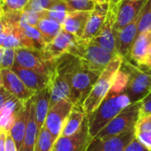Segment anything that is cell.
<instances>
[{
  "instance_id": "cell-1",
  "label": "cell",
  "mask_w": 151,
  "mask_h": 151,
  "mask_svg": "<svg viewBox=\"0 0 151 151\" xmlns=\"http://www.w3.org/2000/svg\"><path fill=\"white\" fill-rule=\"evenodd\" d=\"M58 58L65 67L70 82V101L74 106L82 108L85 99L100 75L84 68L78 58L70 53H65Z\"/></svg>"
},
{
  "instance_id": "cell-2",
  "label": "cell",
  "mask_w": 151,
  "mask_h": 151,
  "mask_svg": "<svg viewBox=\"0 0 151 151\" xmlns=\"http://www.w3.org/2000/svg\"><path fill=\"white\" fill-rule=\"evenodd\" d=\"M131 103L130 97L125 91L116 93L110 90L97 109L87 116L90 136L94 138L114 117Z\"/></svg>"
},
{
  "instance_id": "cell-3",
  "label": "cell",
  "mask_w": 151,
  "mask_h": 151,
  "mask_svg": "<svg viewBox=\"0 0 151 151\" xmlns=\"http://www.w3.org/2000/svg\"><path fill=\"white\" fill-rule=\"evenodd\" d=\"M69 53L78 58L81 65L84 68L99 75L118 55L101 48L91 41L82 38H78Z\"/></svg>"
},
{
  "instance_id": "cell-4",
  "label": "cell",
  "mask_w": 151,
  "mask_h": 151,
  "mask_svg": "<svg viewBox=\"0 0 151 151\" xmlns=\"http://www.w3.org/2000/svg\"><path fill=\"white\" fill-rule=\"evenodd\" d=\"M123 59L124 58L118 54L100 74L82 104V110L86 116L94 112L110 92L115 76L121 67Z\"/></svg>"
},
{
  "instance_id": "cell-5",
  "label": "cell",
  "mask_w": 151,
  "mask_h": 151,
  "mask_svg": "<svg viewBox=\"0 0 151 151\" xmlns=\"http://www.w3.org/2000/svg\"><path fill=\"white\" fill-rule=\"evenodd\" d=\"M142 101L131 103L114 117L95 137L109 138L126 132H132L140 118Z\"/></svg>"
},
{
  "instance_id": "cell-6",
  "label": "cell",
  "mask_w": 151,
  "mask_h": 151,
  "mask_svg": "<svg viewBox=\"0 0 151 151\" xmlns=\"http://www.w3.org/2000/svg\"><path fill=\"white\" fill-rule=\"evenodd\" d=\"M57 58L44 49L38 50L21 47L16 49L14 65L39 71L51 76L55 70Z\"/></svg>"
},
{
  "instance_id": "cell-7",
  "label": "cell",
  "mask_w": 151,
  "mask_h": 151,
  "mask_svg": "<svg viewBox=\"0 0 151 151\" xmlns=\"http://www.w3.org/2000/svg\"><path fill=\"white\" fill-rule=\"evenodd\" d=\"M121 69L128 74V83L125 92L131 102L141 101L151 92V74L131 64L127 58L123 59Z\"/></svg>"
},
{
  "instance_id": "cell-8",
  "label": "cell",
  "mask_w": 151,
  "mask_h": 151,
  "mask_svg": "<svg viewBox=\"0 0 151 151\" xmlns=\"http://www.w3.org/2000/svg\"><path fill=\"white\" fill-rule=\"evenodd\" d=\"M73 107L74 104L70 100H61L50 107L44 127L51 134L55 141L60 136L65 120Z\"/></svg>"
},
{
  "instance_id": "cell-9",
  "label": "cell",
  "mask_w": 151,
  "mask_h": 151,
  "mask_svg": "<svg viewBox=\"0 0 151 151\" xmlns=\"http://www.w3.org/2000/svg\"><path fill=\"white\" fill-rule=\"evenodd\" d=\"M49 87L50 89V106L61 100H70V82L65 67L58 60V58L56 59L55 70L50 77Z\"/></svg>"
},
{
  "instance_id": "cell-10",
  "label": "cell",
  "mask_w": 151,
  "mask_h": 151,
  "mask_svg": "<svg viewBox=\"0 0 151 151\" xmlns=\"http://www.w3.org/2000/svg\"><path fill=\"white\" fill-rule=\"evenodd\" d=\"M92 137L88 132V118L86 116L85 120L75 134L65 137L59 136L54 144V151H86Z\"/></svg>"
},
{
  "instance_id": "cell-11",
  "label": "cell",
  "mask_w": 151,
  "mask_h": 151,
  "mask_svg": "<svg viewBox=\"0 0 151 151\" xmlns=\"http://www.w3.org/2000/svg\"><path fill=\"white\" fill-rule=\"evenodd\" d=\"M118 5L119 4L112 7L109 6L106 19L99 34L97 35L96 37L90 40L93 43L115 54H118L116 50L115 31H114V25L116 22L117 12H118Z\"/></svg>"
},
{
  "instance_id": "cell-12",
  "label": "cell",
  "mask_w": 151,
  "mask_h": 151,
  "mask_svg": "<svg viewBox=\"0 0 151 151\" xmlns=\"http://www.w3.org/2000/svg\"><path fill=\"white\" fill-rule=\"evenodd\" d=\"M134 138V131L126 132L109 138H92L86 151H122Z\"/></svg>"
},
{
  "instance_id": "cell-13",
  "label": "cell",
  "mask_w": 151,
  "mask_h": 151,
  "mask_svg": "<svg viewBox=\"0 0 151 151\" xmlns=\"http://www.w3.org/2000/svg\"><path fill=\"white\" fill-rule=\"evenodd\" d=\"M1 81L2 86L12 96L23 102L28 101L35 93L29 89L12 69H2Z\"/></svg>"
},
{
  "instance_id": "cell-14",
  "label": "cell",
  "mask_w": 151,
  "mask_h": 151,
  "mask_svg": "<svg viewBox=\"0 0 151 151\" xmlns=\"http://www.w3.org/2000/svg\"><path fill=\"white\" fill-rule=\"evenodd\" d=\"M146 1L147 0H122L118 5L114 31L123 28L139 17Z\"/></svg>"
},
{
  "instance_id": "cell-15",
  "label": "cell",
  "mask_w": 151,
  "mask_h": 151,
  "mask_svg": "<svg viewBox=\"0 0 151 151\" xmlns=\"http://www.w3.org/2000/svg\"><path fill=\"white\" fill-rule=\"evenodd\" d=\"M138 20L137 17L133 22L127 25L123 28L115 31L116 50L119 55L127 58L130 55L132 46L138 34Z\"/></svg>"
},
{
  "instance_id": "cell-16",
  "label": "cell",
  "mask_w": 151,
  "mask_h": 151,
  "mask_svg": "<svg viewBox=\"0 0 151 151\" xmlns=\"http://www.w3.org/2000/svg\"><path fill=\"white\" fill-rule=\"evenodd\" d=\"M24 82V84L34 92H37L47 88L50 84V75L35 71L33 69L24 68L16 65L11 68Z\"/></svg>"
},
{
  "instance_id": "cell-17",
  "label": "cell",
  "mask_w": 151,
  "mask_h": 151,
  "mask_svg": "<svg viewBox=\"0 0 151 151\" xmlns=\"http://www.w3.org/2000/svg\"><path fill=\"white\" fill-rule=\"evenodd\" d=\"M108 10L109 3H96L94 10L90 12V16L88 20L84 34L81 37L82 39L90 41L97 36L106 19Z\"/></svg>"
},
{
  "instance_id": "cell-18",
  "label": "cell",
  "mask_w": 151,
  "mask_h": 151,
  "mask_svg": "<svg viewBox=\"0 0 151 151\" xmlns=\"http://www.w3.org/2000/svg\"><path fill=\"white\" fill-rule=\"evenodd\" d=\"M91 12L76 11L69 12L62 24V28L73 35L77 38H81Z\"/></svg>"
},
{
  "instance_id": "cell-19",
  "label": "cell",
  "mask_w": 151,
  "mask_h": 151,
  "mask_svg": "<svg viewBox=\"0 0 151 151\" xmlns=\"http://www.w3.org/2000/svg\"><path fill=\"white\" fill-rule=\"evenodd\" d=\"M77 40L78 38L76 36L62 29L50 42L46 44L44 50L51 53L52 56L57 58L65 53H69Z\"/></svg>"
},
{
  "instance_id": "cell-20",
  "label": "cell",
  "mask_w": 151,
  "mask_h": 151,
  "mask_svg": "<svg viewBox=\"0 0 151 151\" xmlns=\"http://www.w3.org/2000/svg\"><path fill=\"white\" fill-rule=\"evenodd\" d=\"M25 104L26 102H23L13 96L8 99L0 111V128L2 130L10 131L13 122L24 108Z\"/></svg>"
},
{
  "instance_id": "cell-21",
  "label": "cell",
  "mask_w": 151,
  "mask_h": 151,
  "mask_svg": "<svg viewBox=\"0 0 151 151\" xmlns=\"http://www.w3.org/2000/svg\"><path fill=\"white\" fill-rule=\"evenodd\" d=\"M19 28L22 47L38 50H43L45 48L46 42L37 27L27 24L20 19Z\"/></svg>"
},
{
  "instance_id": "cell-22",
  "label": "cell",
  "mask_w": 151,
  "mask_h": 151,
  "mask_svg": "<svg viewBox=\"0 0 151 151\" xmlns=\"http://www.w3.org/2000/svg\"><path fill=\"white\" fill-rule=\"evenodd\" d=\"M35 119L38 126L39 131L44 126L46 117L50 106V89L48 86L47 88L39 90L35 93L33 96Z\"/></svg>"
},
{
  "instance_id": "cell-23",
  "label": "cell",
  "mask_w": 151,
  "mask_h": 151,
  "mask_svg": "<svg viewBox=\"0 0 151 151\" xmlns=\"http://www.w3.org/2000/svg\"><path fill=\"white\" fill-rule=\"evenodd\" d=\"M151 45V29L138 34L130 51V58L137 65L143 66Z\"/></svg>"
},
{
  "instance_id": "cell-24",
  "label": "cell",
  "mask_w": 151,
  "mask_h": 151,
  "mask_svg": "<svg viewBox=\"0 0 151 151\" xmlns=\"http://www.w3.org/2000/svg\"><path fill=\"white\" fill-rule=\"evenodd\" d=\"M29 116L27 119V124L26 127L25 136L23 140V144L20 151H34L35 145L39 134V129L35 119V106L33 97L29 99Z\"/></svg>"
},
{
  "instance_id": "cell-25",
  "label": "cell",
  "mask_w": 151,
  "mask_h": 151,
  "mask_svg": "<svg viewBox=\"0 0 151 151\" xmlns=\"http://www.w3.org/2000/svg\"><path fill=\"white\" fill-rule=\"evenodd\" d=\"M29 100L26 102V104L22 111L19 112V114L17 116L15 121L13 122L9 133L12 135L13 141L16 143L18 150H21L22 144H23V140L25 136V132H26V127L27 124V119L29 116Z\"/></svg>"
},
{
  "instance_id": "cell-26",
  "label": "cell",
  "mask_w": 151,
  "mask_h": 151,
  "mask_svg": "<svg viewBox=\"0 0 151 151\" xmlns=\"http://www.w3.org/2000/svg\"><path fill=\"white\" fill-rule=\"evenodd\" d=\"M85 118L86 114L82 108L74 106L65 120L60 136L69 137L78 133L85 120Z\"/></svg>"
},
{
  "instance_id": "cell-27",
  "label": "cell",
  "mask_w": 151,
  "mask_h": 151,
  "mask_svg": "<svg viewBox=\"0 0 151 151\" xmlns=\"http://www.w3.org/2000/svg\"><path fill=\"white\" fill-rule=\"evenodd\" d=\"M36 27L42 34L46 44L50 42L63 29L62 24L52 19L43 16V14L41 19L39 20Z\"/></svg>"
},
{
  "instance_id": "cell-28",
  "label": "cell",
  "mask_w": 151,
  "mask_h": 151,
  "mask_svg": "<svg viewBox=\"0 0 151 151\" xmlns=\"http://www.w3.org/2000/svg\"><path fill=\"white\" fill-rule=\"evenodd\" d=\"M134 136L151 151V115L139 118L135 125Z\"/></svg>"
},
{
  "instance_id": "cell-29",
  "label": "cell",
  "mask_w": 151,
  "mask_h": 151,
  "mask_svg": "<svg viewBox=\"0 0 151 151\" xmlns=\"http://www.w3.org/2000/svg\"><path fill=\"white\" fill-rule=\"evenodd\" d=\"M69 12V8L64 0H56L49 10L42 11V14L43 16L52 19L60 24H63Z\"/></svg>"
},
{
  "instance_id": "cell-30",
  "label": "cell",
  "mask_w": 151,
  "mask_h": 151,
  "mask_svg": "<svg viewBox=\"0 0 151 151\" xmlns=\"http://www.w3.org/2000/svg\"><path fill=\"white\" fill-rule=\"evenodd\" d=\"M55 142L51 134L43 126L39 132L34 151H52Z\"/></svg>"
},
{
  "instance_id": "cell-31",
  "label": "cell",
  "mask_w": 151,
  "mask_h": 151,
  "mask_svg": "<svg viewBox=\"0 0 151 151\" xmlns=\"http://www.w3.org/2000/svg\"><path fill=\"white\" fill-rule=\"evenodd\" d=\"M151 29V0H147L140 12L138 20V34ZM137 34V35H138Z\"/></svg>"
},
{
  "instance_id": "cell-32",
  "label": "cell",
  "mask_w": 151,
  "mask_h": 151,
  "mask_svg": "<svg viewBox=\"0 0 151 151\" xmlns=\"http://www.w3.org/2000/svg\"><path fill=\"white\" fill-rule=\"evenodd\" d=\"M70 12L76 11H87L91 12L95 8V0H64Z\"/></svg>"
},
{
  "instance_id": "cell-33",
  "label": "cell",
  "mask_w": 151,
  "mask_h": 151,
  "mask_svg": "<svg viewBox=\"0 0 151 151\" xmlns=\"http://www.w3.org/2000/svg\"><path fill=\"white\" fill-rule=\"evenodd\" d=\"M127 83H128V74L123 69L120 68L115 76L111 91H113L116 93L123 92L125 91L127 86Z\"/></svg>"
},
{
  "instance_id": "cell-34",
  "label": "cell",
  "mask_w": 151,
  "mask_h": 151,
  "mask_svg": "<svg viewBox=\"0 0 151 151\" xmlns=\"http://www.w3.org/2000/svg\"><path fill=\"white\" fill-rule=\"evenodd\" d=\"M16 58V49L12 48H7L4 49L3 57L0 60V65L3 69H11L14 63Z\"/></svg>"
},
{
  "instance_id": "cell-35",
  "label": "cell",
  "mask_w": 151,
  "mask_h": 151,
  "mask_svg": "<svg viewBox=\"0 0 151 151\" xmlns=\"http://www.w3.org/2000/svg\"><path fill=\"white\" fill-rule=\"evenodd\" d=\"M30 0H4V12H23Z\"/></svg>"
},
{
  "instance_id": "cell-36",
  "label": "cell",
  "mask_w": 151,
  "mask_h": 151,
  "mask_svg": "<svg viewBox=\"0 0 151 151\" xmlns=\"http://www.w3.org/2000/svg\"><path fill=\"white\" fill-rule=\"evenodd\" d=\"M56 0H30L25 10H33L35 12H42L49 10Z\"/></svg>"
},
{
  "instance_id": "cell-37",
  "label": "cell",
  "mask_w": 151,
  "mask_h": 151,
  "mask_svg": "<svg viewBox=\"0 0 151 151\" xmlns=\"http://www.w3.org/2000/svg\"><path fill=\"white\" fill-rule=\"evenodd\" d=\"M42 17V12H38L33 10H24L21 14L22 20H24L27 24L35 27Z\"/></svg>"
},
{
  "instance_id": "cell-38",
  "label": "cell",
  "mask_w": 151,
  "mask_h": 151,
  "mask_svg": "<svg viewBox=\"0 0 151 151\" xmlns=\"http://www.w3.org/2000/svg\"><path fill=\"white\" fill-rule=\"evenodd\" d=\"M142 106L140 111V117L151 115V92L142 100Z\"/></svg>"
},
{
  "instance_id": "cell-39",
  "label": "cell",
  "mask_w": 151,
  "mask_h": 151,
  "mask_svg": "<svg viewBox=\"0 0 151 151\" xmlns=\"http://www.w3.org/2000/svg\"><path fill=\"white\" fill-rule=\"evenodd\" d=\"M122 151H150L135 136Z\"/></svg>"
},
{
  "instance_id": "cell-40",
  "label": "cell",
  "mask_w": 151,
  "mask_h": 151,
  "mask_svg": "<svg viewBox=\"0 0 151 151\" xmlns=\"http://www.w3.org/2000/svg\"><path fill=\"white\" fill-rule=\"evenodd\" d=\"M4 151H19L17 149L16 143L13 141L12 135L10 134L9 132L6 134V138H5V150Z\"/></svg>"
},
{
  "instance_id": "cell-41",
  "label": "cell",
  "mask_w": 151,
  "mask_h": 151,
  "mask_svg": "<svg viewBox=\"0 0 151 151\" xmlns=\"http://www.w3.org/2000/svg\"><path fill=\"white\" fill-rule=\"evenodd\" d=\"M12 96L2 86L1 88H0V111L4 107V105L5 104V103L8 101V99H10Z\"/></svg>"
},
{
  "instance_id": "cell-42",
  "label": "cell",
  "mask_w": 151,
  "mask_h": 151,
  "mask_svg": "<svg viewBox=\"0 0 151 151\" xmlns=\"http://www.w3.org/2000/svg\"><path fill=\"white\" fill-rule=\"evenodd\" d=\"M7 131L2 130L0 134V151L5 150V138H6Z\"/></svg>"
},
{
  "instance_id": "cell-43",
  "label": "cell",
  "mask_w": 151,
  "mask_h": 151,
  "mask_svg": "<svg viewBox=\"0 0 151 151\" xmlns=\"http://www.w3.org/2000/svg\"><path fill=\"white\" fill-rule=\"evenodd\" d=\"M143 66H145L149 69H151V45L150 47V50H149V52H148V55H147V58H146V60H145Z\"/></svg>"
},
{
  "instance_id": "cell-44",
  "label": "cell",
  "mask_w": 151,
  "mask_h": 151,
  "mask_svg": "<svg viewBox=\"0 0 151 151\" xmlns=\"http://www.w3.org/2000/svg\"><path fill=\"white\" fill-rule=\"evenodd\" d=\"M8 32H9V27L6 28L3 33L0 34V47H2V48H3V44H4V39L6 38V36L8 35Z\"/></svg>"
},
{
  "instance_id": "cell-45",
  "label": "cell",
  "mask_w": 151,
  "mask_h": 151,
  "mask_svg": "<svg viewBox=\"0 0 151 151\" xmlns=\"http://www.w3.org/2000/svg\"><path fill=\"white\" fill-rule=\"evenodd\" d=\"M6 28H8V27H7L5 21H4V18H3V16H2V17L0 18V34L3 33Z\"/></svg>"
},
{
  "instance_id": "cell-46",
  "label": "cell",
  "mask_w": 151,
  "mask_h": 151,
  "mask_svg": "<svg viewBox=\"0 0 151 151\" xmlns=\"http://www.w3.org/2000/svg\"><path fill=\"white\" fill-rule=\"evenodd\" d=\"M122 0H111L110 3H109V6L112 7V6H115L117 4H119Z\"/></svg>"
},
{
  "instance_id": "cell-47",
  "label": "cell",
  "mask_w": 151,
  "mask_h": 151,
  "mask_svg": "<svg viewBox=\"0 0 151 151\" xmlns=\"http://www.w3.org/2000/svg\"><path fill=\"white\" fill-rule=\"evenodd\" d=\"M4 4H3V3L0 1V18L4 15Z\"/></svg>"
},
{
  "instance_id": "cell-48",
  "label": "cell",
  "mask_w": 151,
  "mask_h": 151,
  "mask_svg": "<svg viewBox=\"0 0 151 151\" xmlns=\"http://www.w3.org/2000/svg\"><path fill=\"white\" fill-rule=\"evenodd\" d=\"M96 3H98V4H104V3H110L111 0H95Z\"/></svg>"
},
{
  "instance_id": "cell-49",
  "label": "cell",
  "mask_w": 151,
  "mask_h": 151,
  "mask_svg": "<svg viewBox=\"0 0 151 151\" xmlns=\"http://www.w3.org/2000/svg\"><path fill=\"white\" fill-rule=\"evenodd\" d=\"M4 51V48H2V47H0V60H1V58H2V57H3Z\"/></svg>"
},
{
  "instance_id": "cell-50",
  "label": "cell",
  "mask_w": 151,
  "mask_h": 151,
  "mask_svg": "<svg viewBox=\"0 0 151 151\" xmlns=\"http://www.w3.org/2000/svg\"><path fill=\"white\" fill-rule=\"evenodd\" d=\"M2 67H1V65H0V79H1V72H2Z\"/></svg>"
},
{
  "instance_id": "cell-51",
  "label": "cell",
  "mask_w": 151,
  "mask_h": 151,
  "mask_svg": "<svg viewBox=\"0 0 151 151\" xmlns=\"http://www.w3.org/2000/svg\"><path fill=\"white\" fill-rule=\"evenodd\" d=\"M1 87H2V81H1V79H0V88H1Z\"/></svg>"
},
{
  "instance_id": "cell-52",
  "label": "cell",
  "mask_w": 151,
  "mask_h": 151,
  "mask_svg": "<svg viewBox=\"0 0 151 151\" xmlns=\"http://www.w3.org/2000/svg\"><path fill=\"white\" fill-rule=\"evenodd\" d=\"M0 1H1V2L3 3V4H4V0H0Z\"/></svg>"
},
{
  "instance_id": "cell-53",
  "label": "cell",
  "mask_w": 151,
  "mask_h": 151,
  "mask_svg": "<svg viewBox=\"0 0 151 151\" xmlns=\"http://www.w3.org/2000/svg\"><path fill=\"white\" fill-rule=\"evenodd\" d=\"M1 132H2V129L0 128V134H1Z\"/></svg>"
},
{
  "instance_id": "cell-54",
  "label": "cell",
  "mask_w": 151,
  "mask_h": 151,
  "mask_svg": "<svg viewBox=\"0 0 151 151\" xmlns=\"http://www.w3.org/2000/svg\"><path fill=\"white\" fill-rule=\"evenodd\" d=\"M52 151H54V150H52Z\"/></svg>"
}]
</instances>
